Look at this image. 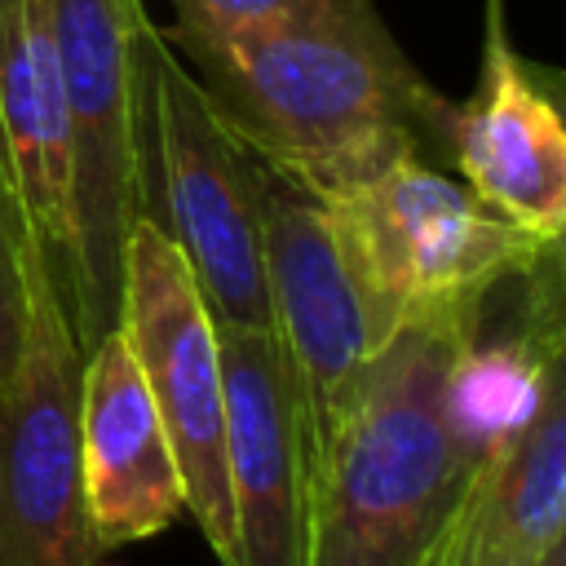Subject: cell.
Wrapping results in <instances>:
<instances>
[{
  "label": "cell",
  "instance_id": "cell-14",
  "mask_svg": "<svg viewBox=\"0 0 566 566\" xmlns=\"http://www.w3.org/2000/svg\"><path fill=\"white\" fill-rule=\"evenodd\" d=\"M35 270H40V252H35L9 159L0 150V385L13 376L18 354H22Z\"/></svg>",
  "mask_w": 566,
  "mask_h": 566
},
{
  "label": "cell",
  "instance_id": "cell-9",
  "mask_svg": "<svg viewBox=\"0 0 566 566\" xmlns=\"http://www.w3.org/2000/svg\"><path fill=\"white\" fill-rule=\"evenodd\" d=\"M221 336L226 469L234 517V566H305L310 455L301 402L274 332Z\"/></svg>",
  "mask_w": 566,
  "mask_h": 566
},
{
  "label": "cell",
  "instance_id": "cell-11",
  "mask_svg": "<svg viewBox=\"0 0 566 566\" xmlns=\"http://www.w3.org/2000/svg\"><path fill=\"white\" fill-rule=\"evenodd\" d=\"M80 482L97 553L150 539L186 513L181 464L119 327L80 363Z\"/></svg>",
  "mask_w": 566,
  "mask_h": 566
},
{
  "label": "cell",
  "instance_id": "cell-16",
  "mask_svg": "<svg viewBox=\"0 0 566 566\" xmlns=\"http://www.w3.org/2000/svg\"><path fill=\"white\" fill-rule=\"evenodd\" d=\"M535 566H566V539H562V544H553Z\"/></svg>",
  "mask_w": 566,
  "mask_h": 566
},
{
  "label": "cell",
  "instance_id": "cell-3",
  "mask_svg": "<svg viewBox=\"0 0 566 566\" xmlns=\"http://www.w3.org/2000/svg\"><path fill=\"white\" fill-rule=\"evenodd\" d=\"M358 301L367 354L394 332L486 301L548 248L420 155L314 195Z\"/></svg>",
  "mask_w": 566,
  "mask_h": 566
},
{
  "label": "cell",
  "instance_id": "cell-10",
  "mask_svg": "<svg viewBox=\"0 0 566 566\" xmlns=\"http://www.w3.org/2000/svg\"><path fill=\"white\" fill-rule=\"evenodd\" d=\"M566 526V358L482 447L429 566H535Z\"/></svg>",
  "mask_w": 566,
  "mask_h": 566
},
{
  "label": "cell",
  "instance_id": "cell-8",
  "mask_svg": "<svg viewBox=\"0 0 566 566\" xmlns=\"http://www.w3.org/2000/svg\"><path fill=\"white\" fill-rule=\"evenodd\" d=\"M261 256L270 292V332L283 349L301 402L305 455L314 460L340 394L367 358V336L323 203L274 168L265 177Z\"/></svg>",
  "mask_w": 566,
  "mask_h": 566
},
{
  "label": "cell",
  "instance_id": "cell-4",
  "mask_svg": "<svg viewBox=\"0 0 566 566\" xmlns=\"http://www.w3.org/2000/svg\"><path fill=\"white\" fill-rule=\"evenodd\" d=\"M270 168L217 115L164 31L142 40V181L137 217L186 256L217 327L270 332L261 256Z\"/></svg>",
  "mask_w": 566,
  "mask_h": 566
},
{
  "label": "cell",
  "instance_id": "cell-15",
  "mask_svg": "<svg viewBox=\"0 0 566 566\" xmlns=\"http://www.w3.org/2000/svg\"><path fill=\"white\" fill-rule=\"evenodd\" d=\"M168 4L177 18L168 40H230V35L283 22L314 0H168Z\"/></svg>",
  "mask_w": 566,
  "mask_h": 566
},
{
  "label": "cell",
  "instance_id": "cell-1",
  "mask_svg": "<svg viewBox=\"0 0 566 566\" xmlns=\"http://www.w3.org/2000/svg\"><path fill=\"white\" fill-rule=\"evenodd\" d=\"M482 305L411 323L358 363L310 460L305 566H429L482 447L539 376L478 336Z\"/></svg>",
  "mask_w": 566,
  "mask_h": 566
},
{
  "label": "cell",
  "instance_id": "cell-13",
  "mask_svg": "<svg viewBox=\"0 0 566 566\" xmlns=\"http://www.w3.org/2000/svg\"><path fill=\"white\" fill-rule=\"evenodd\" d=\"M0 150L40 265L62 301L71 252V128L49 0H0Z\"/></svg>",
  "mask_w": 566,
  "mask_h": 566
},
{
  "label": "cell",
  "instance_id": "cell-5",
  "mask_svg": "<svg viewBox=\"0 0 566 566\" xmlns=\"http://www.w3.org/2000/svg\"><path fill=\"white\" fill-rule=\"evenodd\" d=\"M66 128H71V252L66 323L88 354L119 323L124 239L142 181V0H49Z\"/></svg>",
  "mask_w": 566,
  "mask_h": 566
},
{
  "label": "cell",
  "instance_id": "cell-7",
  "mask_svg": "<svg viewBox=\"0 0 566 566\" xmlns=\"http://www.w3.org/2000/svg\"><path fill=\"white\" fill-rule=\"evenodd\" d=\"M80 345L44 274L13 376L0 385V566H93L80 482Z\"/></svg>",
  "mask_w": 566,
  "mask_h": 566
},
{
  "label": "cell",
  "instance_id": "cell-2",
  "mask_svg": "<svg viewBox=\"0 0 566 566\" xmlns=\"http://www.w3.org/2000/svg\"><path fill=\"white\" fill-rule=\"evenodd\" d=\"M168 44L248 150L310 195L447 146L451 102L407 62L371 0H314L230 40Z\"/></svg>",
  "mask_w": 566,
  "mask_h": 566
},
{
  "label": "cell",
  "instance_id": "cell-12",
  "mask_svg": "<svg viewBox=\"0 0 566 566\" xmlns=\"http://www.w3.org/2000/svg\"><path fill=\"white\" fill-rule=\"evenodd\" d=\"M447 150L460 181L504 221L539 243H562L566 230V124L557 97L513 53L500 13L491 9L486 62L478 93L451 106Z\"/></svg>",
  "mask_w": 566,
  "mask_h": 566
},
{
  "label": "cell",
  "instance_id": "cell-6",
  "mask_svg": "<svg viewBox=\"0 0 566 566\" xmlns=\"http://www.w3.org/2000/svg\"><path fill=\"white\" fill-rule=\"evenodd\" d=\"M150 385L186 482V513L221 566H234L221 336L177 243L146 217L124 239L119 323Z\"/></svg>",
  "mask_w": 566,
  "mask_h": 566
}]
</instances>
